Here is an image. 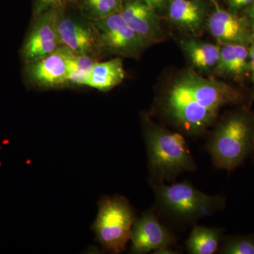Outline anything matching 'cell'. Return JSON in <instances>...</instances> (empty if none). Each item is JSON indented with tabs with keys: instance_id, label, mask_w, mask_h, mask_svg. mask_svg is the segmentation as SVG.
Returning a JSON list of instances; mask_svg holds the SVG:
<instances>
[{
	"instance_id": "obj_1",
	"label": "cell",
	"mask_w": 254,
	"mask_h": 254,
	"mask_svg": "<svg viewBox=\"0 0 254 254\" xmlns=\"http://www.w3.org/2000/svg\"><path fill=\"white\" fill-rule=\"evenodd\" d=\"M245 99L235 87L191 71L174 82L161 107L164 115L182 134L199 136L213 125L222 107L241 104Z\"/></svg>"
},
{
	"instance_id": "obj_2",
	"label": "cell",
	"mask_w": 254,
	"mask_h": 254,
	"mask_svg": "<svg viewBox=\"0 0 254 254\" xmlns=\"http://www.w3.org/2000/svg\"><path fill=\"white\" fill-rule=\"evenodd\" d=\"M145 141L153 185L173 182L180 174L196 170L194 159L182 133L147 125Z\"/></svg>"
},
{
	"instance_id": "obj_3",
	"label": "cell",
	"mask_w": 254,
	"mask_h": 254,
	"mask_svg": "<svg viewBox=\"0 0 254 254\" xmlns=\"http://www.w3.org/2000/svg\"><path fill=\"white\" fill-rule=\"evenodd\" d=\"M254 118L245 110L227 115L212 133L206 150L215 168L232 172L252 152Z\"/></svg>"
},
{
	"instance_id": "obj_4",
	"label": "cell",
	"mask_w": 254,
	"mask_h": 254,
	"mask_svg": "<svg viewBox=\"0 0 254 254\" xmlns=\"http://www.w3.org/2000/svg\"><path fill=\"white\" fill-rule=\"evenodd\" d=\"M153 186L159 207L178 221L193 222L211 216L226 205L223 196L206 194L189 182Z\"/></svg>"
},
{
	"instance_id": "obj_5",
	"label": "cell",
	"mask_w": 254,
	"mask_h": 254,
	"mask_svg": "<svg viewBox=\"0 0 254 254\" xmlns=\"http://www.w3.org/2000/svg\"><path fill=\"white\" fill-rule=\"evenodd\" d=\"M136 219L134 210L125 197L105 196L98 203L92 230L105 251L120 254L126 250Z\"/></svg>"
},
{
	"instance_id": "obj_6",
	"label": "cell",
	"mask_w": 254,
	"mask_h": 254,
	"mask_svg": "<svg viewBox=\"0 0 254 254\" xmlns=\"http://www.w3.org/2000/svg\"><path fill=\"white\" fill-rule=\"evenodd\" d=\"M91 22L96 31L103 53L137 58L148 46L127 23L121 11Z\"/></svg>"
},
{
	"instance_id": "obj_7",
	"label": "cell",
	"mask_w": 254,
	"mask_h": 254,
	"mask_svg": "<svg viewBox=\"0 0 254 254\" xmlns=\"http://www.w3.org/2000/svg\"><path fill=\"white\" fill-rule=\"evenodd\" d=\"M61 9L50 10L34 18L21 50L26 64L45 58L62 46L58 33Z\"/></svg>"
},
{
	"instance_id": "obj_8",
	"label": "cell",
	"mask_w": 254,
	"mask_h": 254,
	"mask_svg": "<svg viewBox=\"0 0 254 254\" xmlns=\"http://www.w3.org/2000/svg\"><path fill=\"white\" fill-rule=\"evenodd\" d=\"M58 33L61 46L75 54L86 55L98 60L101 47L96 31L91 21H80L66 14V7L60 9Z\"/></svg>"
},
{
	"instance_id": "obj_9",
	"label": "cell",
	"mask_w": 254,
	"mask_h": 254,
	"mask_svg": "<svg viewBox=\"0 0 254 254\" xmlns=\"http://www.w3.org/2000/svg\"><path fill=\"white\" fill-rule=\"evenodd\" d=\"M73 54L71 50L61 46L48 56L26 64L28 81L41 88L67 85L70 60Z\"/></svg>"
},
{
	"instance_id": "obj_10",
	"label": "cell",
	"mask_w": 254,
	"mask_h": 254,
	"mask_svg": "<svg viewBox=\"0 0 254 254\" xmlns=\"http://www.w3.org/2000/svg\"><path fill=\"white\" fill-rule=\"evenodd\" d=\"M130 253L144 254L163 247H171L175 240L153 212L143 213L132 227Z\"/></svg>"
},
{
	"instance_id": "obj_11",
	"label": "cell",
	"mask_w": 254,
	"mask_h": 254,
	"mask_svg": "<svg viewBox=\"0 0 254 254\" xmlns=\"http://www.w3.org/2000/svg\"><path fill=\"white\" fill-rule=\"evenodd\" d=\"M206 24L210 33L221 44L237 43L250 46L254 36L247 16H239L218 6Z\"/></svg>"
},
{
	"instance_id": "obj_12",
	"label": "cell",
	"mask_w": 254,
	"mask_h": 254,
	"mask_svg": "<svg viewBox=\"0 0 254 254\" xmlns=\"http://www.w3.org/2000/svg\"><path fill=\"white\" fill-rule=\"evenodd\" d=\"M121 14L147 46L157 43L161 38V28L155 10L143 0H128L124 3Z\"/></svg>"
},
{
	"instance_id": "obj_13",
	"label": "cell",
	"mask_w": 254,
	"mask_h": 254,
	"mask_svg": "<svg viewBox=\"0 0 254 254\" xmlns=\"http://www.w3.org/2000/svg\"><path fill=\"white\" fill-rule=\"evenodd\" d=\"M218 76L242 81L251 76L249 46L237 43H224L220 46V57L214 68Z\"/></svg>"
},
{
	"instance_id": "obj_14",
	"label": "cell",
	"mask_w": 254,
	"mask_h": 254,
	"mask_svg": "<svg viewBox=\"0 0 254 254\" xmlns=\"http://www.w3.org/2000/svg\"><path fill=\"white\" fill-rule=\"evenodd\" d=\"M125 70L123 60L115 58L105 62H96L84 86L106 92L123 83Z\"/></svg>"
},
{
	"instance_id": "obj_15",
	"label": "cell",
	"mask_w": 254,
	"mask_h": 254,
	"mask_svg": "<svg viewBox=\"0 0 254 254\" xmlns=\"http://www.w3.org/2000/svg\"><path fill=\"white\" fill-rule=\"evenodd\" d=\"M168 13L170 21L185 31L198 33L203 26L204 11L195 1L171 0Z\"/></svg>"
},
{
	"instance_id": "obj_16",
	"label": "cell",
	"mask_w": 254,
	"mask_h": 254,
	"mask_svg": "<svg viewBox=\"0 0 254 254\" xmlns=\"http://www.w3.org/2000/svg\"><path fill=\"white\" fill-rule=\"evenodd\" d=\"M223 230L215 227L196 226L190 232L186 249L190 254H213L218 252Z\"/></svg>"
},
{
	"instance_id": "obj_17",
	"label": "cell",
	"mask_w": 254,
	"mask_h": 254,
	"mask_svg": "<svg viewBox=\"0 0 254 254\" xmlns=\"http://www.w3.org/2000/svg\"><path fill=\"white\" fill-rule=\"evenodd\" d=\"M182 46L195 67L202 71H209L216 66L220 46L191 39L183 42Z\"/></svg>"
},
{
	"instance_id": "obj_18",
	"label": "cell",
	"mask_w": 254,
	"mask_h": 254,
	"mask_svg": "<svg viewBox=\"0 0 254 254\" xmlns=\"http://www.w3.org/2000/svg\"><path fill=\"white\" fill-rule=\"evenodd\" d=\"M75 4L85 19L95 21L121 11L124 0H76Z\"/></svg>"
},
{
	"instance_id": "obj_19",
	"label": "cell",
	"mask_w": 254,
	"mask_h": 254,
	"mask_svg": "<svg viewBox=\"0 0 254 254\" xmlns=\"http://www.w3.org/2000/svg\"><path fill=\"white\" fill-rule=\"evenodd\" d=\"M98 60L86 55L73 53L69 63L67 84L85 86L92 68Z\"/></svg>"
},
{
	"instance_id": "obj_20",
	"label": "cell",
	"mask_w": 254,
	"mask_h": 254,
	"mask_svg": "<svg viewBox=\"0 0 254 254\" xmlns=\"http://www.w3.org/2000/svg\"><path fill=\"white\" fill-rule=\"evenodd\" d=\"M219 251L222 254H254V235L227 237Z\"/></svg>"
},
{
	"instance_id": "obj_21",
	"label": "cell",
	"mask_w": 254,
	"mask_h": 254,
	"mask_svg": "<svg viewBox=\"0 0 254 254\" xmlns=\"http://www.w3.org/2000/svg\"><path fill=\"white\" fill-rule=\"evenodd\" d=\"M76 0H33V16L37 17L50 10L61 9L72 4Z\"/></svg>"
},
{
	"instance_id": "obj_22",
	"label": "cell",
	"mask_w": 254,
	"mask_h": 254,
	"mask_svg": "<svg viewBox=\"0 0 254 254\" xmlns=\"http://www.w3.org/2000/svg\"><path fill=\"white\" fill-rule=\"evenodd\" d=\"M250 65H251V77H252V83H253V98H254V34L252 38L250 46Z\"/></svg>"
},
{
	"instance_id": "obj_23",
	"label": "cell",
	"mask_w": 254,
	"mask_h": 254,
	"mask_svg": "<svg viewBox=\"0 0 254 254\" xmlns=\"http://www.w3.org/2000/svg\"><path fill=\"white\" fill-rule=\"evenodd\" d=\"M143 1L150 8L155 10L163 7L168 0H143Z\"/></svg>"
},
{
	"instance_id": "obj_24",
	"label": "cell",
	"mask_w": 254,
	"mask_h": 254,
	"mask_svg": "<svg viewBox=\"0 0 254 254\" xmlns=\"http://www.w3.org/2000/svg\"><path fill=\"white\" fill-rule=\"evenodd\" d=\"M230 1L235 7H242L246 5L252 4L254 0H230Z\"/></svg>"
},
{
	"instance_id": "obj_25",
	"label": "cell",
	"mask_w": 254,
	"mask_h": 254,
	"mask_svg": "<svg viewBox=\"0 0 254 254\" xmlns=\"http://www.w3.org/2000/svg\"><path fill=\"white\" fill-rule=\"evenodd\" d=\"M247 18H248L249 21H250L252 31H253L254 34V0L253 2H252L250 10H249V15Z\"/></svg>"
},
{
	"instance_id": "obj_26",
	"label": "cell",
	"mask_w": 254,
	"mask_h": 254,
	"mask_svg": "<svg viewBox=\"0 0 254 254\" xmlns=\"http://www.w3.org/2000/svg\"><path fill=\"white\" fill-rule=\"evenodd\" d=\"M153 254H176V252L172 250L171 247H163V248L159 249V250L155 251Z\"/></svg>"
},
{
	"instance_id": "obj_27",
	"label": "cell",
	"mask_w": 254,
	"mask_h": 254,
	"mask_svg": "<svg viewBox=\"0 0 254 254\" xmlns=\"http://www.w3.org/2000/svg\"><path fill=\"white\" fill-rule=\"evenodd\" d=\"M252 152L254 153V129L253 134V143H252Z\"/></svg>"
}]
</instances>
